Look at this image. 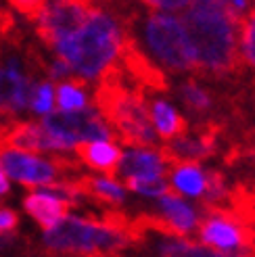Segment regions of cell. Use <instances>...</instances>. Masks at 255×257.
<instances>
[{
	"instance_id": "obj_26",
	"label": "cell",
	"mask_w": 255,
	"mask_h": 257,
	"mask_svg": "<svg viewBox=\"0 0 255 257\" xmlns=\"http://www.w3.org/2000/svg\"><path fill=\"white\" fill-rule=\"evenodd\" d=\"M238 257H253V255H251V251H245V253H240Z\"/></svg>"
},
{
	"instance_id": "obj_22",
	"label": "cell",
	"mask_w": 255,
	"mask_h": 257,
	"mask_svg": "<svg viewBox=\"0 0 255 257\" xmlns=\"http://www.w3.org/2000/svg\"><path fill=\"white\" fill-rule=\"evenodd\" d=\"M7 3L15 9L19 15H23L30 21H38V17L42 15V11L46 9V5L50 0H7Z\"/></svg>"
},
{
	"instance_id": "obj_9",
	"label": "cell",
	"mask_w": 255,
	"mask_h": 257,
	"mask_svg": "<svg viewBox=\"0 0 255 257\" xmlns=\"http://www.w3.org/2000/svg\"><path fill=\"white\" fill-rule=\"evenodd\" d=\"M34 86L32 75L23 69L19 59L9 57L0 63V117L15 123L11 119L30 107Z\"/></svg>"
},
{
	"instance_id": "obj_14",
	"label": "cell",
	"mask_w": 255,
	"mask_h": 257,
	"mask_svg": "<svg viewBox=\"0 0 255 257\" xmlns=\"http://www.w3.org/2000/svg\"><path fill=\"white\" fill-rule=\"evenodd\" d=\"M149 115H151L153 130H155V134H159L163 140H176L188 132L186 119L170 105V102H165L161 98H155L151 102Z\"/></svg>"
},
{
	"instance_id": "obj_5",
	"label": "cell",
	"mask_w": 255,
	"mask_h": 257,
	"mask_svg": "<svg viewBox=\"0 0 255 257\" xmlns=\"http://www.w3.org/2000/svg\"><path fill=\"white\" fill-rule=\"evenodd\" d=\"M0 170L23 186L40 188L59 182V174L65 170H75V165L63 157L44 159L32 151L0 147Z\"/></svg>"
},
{
	"instance_id": "obj_24",
	"label": "cell",
	"mask_w": 255,
	"mask_h": 257,
	"mask_svg": "<svg viewBox=\"0 0 255 257\" xmlns=\"http://www.w3.org/2000/svg\"><path fill=\"white\" fill-rule=\"evenodd\" d=\"M19 226V215L9 207H0V232H15Z\"/></svg>"
},
{
	"instance_id": "obj_13",
	"label": "cell",
	"mask_w": 255,
	"mask_h": 257,
	"mask_svg": "<svg viewBox=\"0 0 255 257\" xmlns=\"http://www.w3.org/2000/svg\"><path fill=\"white\" fill-rule=\"evenodd\" d=\"M159 209L163 222L168 224L178 236H188L199 224V215L190 203H186L172 188L159 197Z\"/></svg>"
},
{
	"instance_id": "obj_20",
	"label": "cell",
	"mask_w": 255,
	"mask_h": 257,
	"mask_svg": "<svg viewBox=\"0 0 255 257\" xmlns=\"http://www.w3.org/2000/svg\"><path fill=\"white\" fill-rule=\"evenodd\" d=\"M123 184H125V188H130L143 197H161L170 190L163 176H159V178H123Z\"/></svg>"
},
{
	"instance_id": "obj_3",
	"label": "cell",
	"mask_w": 255,
	"mask_h": 257,
	"mask_svg": "<svg viewBox=\"0 0 255 257\" xmlns=\"http://www.w3.org/2000/svg\"><path fill=\"white\" fill-rule=\"evenodd\" d=\"M121 44L123 36L119 25L96 7L82 28L61 40L53 50L80 80H96L115 65Z\"/></svg>"
},
{
	"instance_id": "obj_12",
	"label": "cell",
	"mask_w": 255,
	"mask_h": 257,
	"mask_svg": "<svg viewBox=\"0 0 255 257\" xmlns=\"http://www.w3.org/2000/svg\"><path fill=\"white\" fill-rule=\"evenodd\" d=\"M73 151L90 170L103 172L107 176H115L123 155V151L111 140H84V143L75 145Z\"/></svg>"
},
{
	"instance_id": "obj_11",
	"label": "cell",
	"mask_w": 255,
	"mask_h": 257,
	"mask_svg": "<svg viewBox=\"0 0 255 257\" xmlns=\"http://www.w3.org/2000/svg\"><path fill=\"white\" fill-rule=\"evenodd\" d=\"M168 161L163 153L153 147H132L121 155L117 172L121 178H159L165 176Z\"/></svg>"
},
{
	"instance_id": "obj_6",
	"label": "cell",
	"mask_w": 255,
	"mask_h": 257,
	"mask_svg": "<svg viewBox=\"0 0 255 257\" xmlns=\"http://www.w3.org/2000/svg\"><path fill=\"white\" fill-rule=\"evenodd\" d=\"M44 130L55 136L67 151L84 140H109L113 132L96 109L86 107L82 111H50L40 121Z\"/></svg>"
},
{
	"instance_id": "obj_15",
	"label": "cell",
	"mask_w": 255,
	"mask_h": 257,
	"mask_svg": "<svg viewBox=\"0 0 255 257\" xmlns=\"http://www.w3.org/2000/svg\"><path fill=\"white\" fill-rule=\"evenodd\" d=\"M170 182L178 195L186 197H203V192L207 188V176L203 174L199 163L186 161V163H176L172 165Z\"/></svg>"
},
{
	"instance_id": "obj_8",
	"label": "cell",
	"mask_w": 255,
	"mask_h": 257,
	"mask_svg": "<svg viewBox=\"0 0 255 257\" xmlns=\"http://www.w3.org/2000/svg\"><path fill=\"white\" fill-rule=\"evenodd\" d=\"M207 213L209 215L199 226V238L203 245L222 253H232V257H238L245 251H253L255 236L251 230L243 226V222L236 220L230 213H222V211H207Z\"/></svg>"
},
{
	"instance_id": "obj_2",
	"label": "cell",
	"mask_w": 255,
	"mask_h": 257,
	"mask_svg": "<svg viewBox=\"0 0 255 257\" xmlns=\"http://www.w3.org/2000/svg\"><path fill=\"white\" fill-rule=\"evenodd\" d=\"M134 238L132 222L119 213H107L103 220L65 215L50 230H44L46 249L71 257H115Z\"/></svg>"
},
{
	"instance_id": "obj_7",
	"label": "cell",
	"mask_w": 255,
	"mask_h": 257,
	"mask_svg": "<svg viewBox=\"0 0 255 257\" xmlns=\"http://www.w3.org/2000/svg\"><path fill=\"white\" fill-rule=\"evenodd\" d=\"M94 9V0H50L36 21V34L46 46L55 48L61 40L80 30Z\"/></svg>"
},
{
	"instance_id": "obj_16",
	"label": "cell",
	"mask_w": 255,
	"mask_h": 257,
	"mask_svg": "<svg viewBox=\"0 0 255 257\" xmlns=\"http://www.w3.org/2000/svg\"><path fill=\"white\" fill-rule=\"evenodd\" d=\"M159 257H232V255L215 251L207 245L190 242L184 236H163Z\"/></svg>"
},
{
	"instance_id": "obj_1",
	"label": "cell",
	"mask_w": 255,
	"mask_h": 257,
	"mask_svg": "<svg viewBox=\"0 0 255 257\" xmlns=\"http://www.w3.org/2000/svg\"><path fill=\"white\" fill-rule=\"evenodd\" d=\"M184 28L195 50L197 67L209 73H228L238 65V23L226 0H193L184 9Z\"/></svg>"
},
{
	"instance_id": "obj_19",
	"label": "cell",
	"mask_w": 255,
	"mask_h": 257,
	"mask_svg": "<svg viewBox=\"0 0 255 257\" xmlns=\"http://www.w3.org/2000/svg\"><path fill=\"white\" fill-rule=\"evenodd\" d=\"M238 44L243 50V57L255 67V7L238 23Z\"/></svg>"
},
{
	"instance_id": "obj_10",
	"label": "cell",
	"mask_w": 255,
	"mask_h": 257,
	"mask_svg": "<svg viewBox=\"0 0 255 257\" xmlns=\"http://www.w3.org/2000/svg\"><path fill=\"white\" fill-rule=\"evenodd\" d=\"M71 207L73 203L69 199L48 188H34L23 199V209L34 217L42 230H50L55 224H59L63 217L69 215Z\"/></svg>"
},
{
	"instance_id": "obj_4",
	"label": "cell",
	"mask_w": 255,
	"mask_h": 257,
	"mask_svg": "<svg viewBox=\"0 0 255 257\" xmlns=\"http://www.w3.org/2000/svg\"><path fill=\"white\" fill-rule=\"evenodd\" d=\"M143 32L149 53L165 69L176 73L197 69L195 50L184 28V21L178 19L174 13H153L147 17Z\"/></svg>"
},
{
	"instance_id": "obj_21",
	"label": "cell",
	"mask_w": 255,
	"mask_h": 257,
	"mask_svg": "<svg viewBox=\"0 0 255 257\" xmlns=\"http://www.w3.org/2000/svg\"><path fill=\"white\" fill-rule=\"evenodd\" d=\"M30 107L38 115H48L55 109V86L50 82H40L34 86Z\"/></svg>"
},
{
	"instance_id": "obj_18",
	"label": "cell",
	"mask_w": 255,
	"mask_h": 257,
	"mask_svg": "<svg viewBox=\"0 0 255 257\" xmlns=\"http://www.w3.org/2000/svg\"><path fill=\"white\" fill-rule=\"evenodd\" d=\"M180 98L188 111L193 113H207L211 109V96L207 90H203L195 82H186L180 86Z\"/></svg>"
},
{
	"instance_id": "obj_25",
	"label": "cell",
	"mask_w": 255,
	"mask_h": 257,
	"mask_svg": "<svg viewBox=\"0 0 255 257\" xmlns=\"http://www.w3.org/2000/svg\"><path fill=\"white\" fill-rule=\"evenodd\" d=\"M9 188H11V184H9V176H7L3 170H0V197L7 195Z\"/></svg>"
},
{
	"instance_id": "obj_17",
	"label": "cell",
	"mask_w": 255,
	"mask_h": 257,
	"mask_svg": "<svg viewBox=\"0 0 255 257\" xmlns=\"http://www.w3.org/2000/svg\"><path fill=\"white\" fill-rule=\"evenodd\" d=\"M84 80L73 78L69 82H61L57 86L55 100L61 111H82L88 107V96L84 92Z\"/></svg>"
},
{
	"instance_id": "obj_23",
	"label": "cell",
	"mask_w": 255,
	"mask_h": 257,
	"mask_svg": "<svg viewBox=\"0 0 255 257\" xmlns=\"http://www.w3.org/2000/svg\"><path fill=\"white\" fill-rule=\"evenodd\" d=\"M143 3L155 11L163 13H176V11H184L193 0H143Z\"/></svg>"
},
{
	"instance_id": "obj_27",
	"label": "cell",
	"mask_w": 255,
	"mask_h": 257,
	"mask_svg": "<svg viewBox=\"0 0 255 257\" xmlns=\"http://www.w3.org/2000/svg\"><path fill=\"white\" fill-rule=\"evenodd\" d=\"M251 255H253V257H255V249H253V251H251Z\"/></svg>"
}]
</instances>
